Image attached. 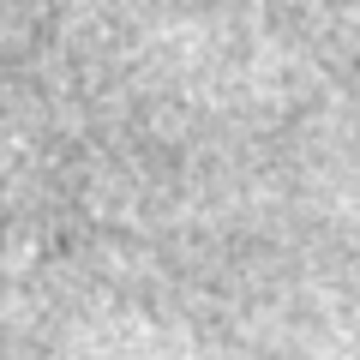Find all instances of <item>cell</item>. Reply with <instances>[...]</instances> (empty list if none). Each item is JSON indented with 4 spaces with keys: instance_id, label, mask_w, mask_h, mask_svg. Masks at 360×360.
Returning <instances> with one entry per match:
<instances>
[{
    "instance_id": "cell-1",
    "label": "cell",
    "mask_w": 360,
    "mask_h": 360,
    "mask_svg": "<svg viewBox=\"0 0 360 360\" xmlns=\"http://www.w3.org/2000/svg\"><path fill=\"white\" fill-rule=\"evenodd\" d=\"M0 276H6V222H0Z\"/></svg>"
}]
</instances>
